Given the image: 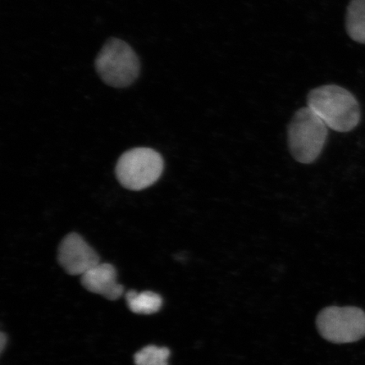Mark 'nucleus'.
Returning <instances> with one entry per match:
<instances>
[{
	"instance_id": "obj_1",
	"label": "nucleus",
	"mask_w": 365,
	"mask_h": 365,
	"mask_svg": "<svg viewBox=\"0 0 365 365\" xmlns=\"http://www.w3.org/2000/svg\"><path fill=\"white\" fill-rule=\"evenodd\" d=\"M307 104L328 128L341 133L353 130L361 118L358 100L339 86L326 85L313 89L308 95Z\"/></svg>"
},
{
	"instance_id": "obj_2",
	"label": "nucleus",
	"mask_w": 365,
	"mask_h": 365,
	"mask_svg": "<svg viewBox=\"0 0 365 365\" xmlns=\"http://www.w3.org/2000/svg\"><path fill=\"white\" fill-rule=\"evenodd\" d=\"M327 128L309 107L294 113L287 130V143L296 161L304 164L316 161L325 147Z\"/></svg>"
},
{
	"instance_id": "obj_3",
	"label": "nucleus",
	"mask_w": 365,
	"mask_h": 365,
	"mask_svg": "<svg viewBox=\"0 0 365 365\" xmlns=\"http://www.w3.org/2000/svg\"><path fill=\"white\" fill-rule=\"evenodd\" d=\"M96 71L105 83L115 88L130 86L139 76L138 56L129 44L111 38L104 44L95 61Z\"/></svg>"
},
{
	"instance_id": "obj_4",
	"label": "nucleus",
	"mask_w": 365,
	"mask_h": 365,
	"mask_svg": "<svg viewBox=\"0 0 365 365\" xmlns=\"http://www.w3.org/2000/svg\"><path fill=\"white\" fill-rule=\"evenodd\" d=\"M163 168L161 154L152 148H137L121 155L115 173L124 188L140 191L153 185L163 175Z\"/></svg>"
},
{
	"instance_id": "obj_5",
	"label": "nucleus",
	"mask_w": 365,
	"mask_h": 365,
	"mask_svg": "<svg viewBox=\"0 0 365 365\" xmlns=\"http://www.w3.org/2000/svg\"><path fill=\"white\" fill-rule=\"evenodd\" d=\"M317 326L324 339L336 344H351L365 337V312L354 307H330L318 314Z\"/></svg>"
},
{
	"instance_id": "obj_6",
	"label": "nucleus",
	"mask_w": 365,
	"mask_h": 365,
	"mask_svg": "<svg viewBox=\"0 0 365 365\" xmlns=\"http://www.w3.org/2000/svg\"><path fill=\"white\" fill-rule=\"evenodd\" d=\"M58 262L68 275L82 276L100 263V257L80 235L71 232L58 246Z\"/></svg>"
},
{
	"instance_id": "obj_7",
	"label": "nucleus",
	"mask_w": 365,
	"mask_h": 365,
	"mask_svg": "<svg viewBox=\"0 0 365 365\" xmlns=\"http://www.w3.org/2000/svg\"><path fill=\"white\" fill-rule=\"evenodd\" d=\"M81 277L86 290L108 300H117L124 293V287L118 284L116 269L111 264L100 262Z\"/></svg>"
},
{
	"instance_id": "obj_8",
	"label": "nucleus",
	"mask_w": 365,
	"mask_h": 365,
	"mask_svg": "<svg viewBox=\"0 0 365 365\" xmlns=\"http://www.w3.org/2000/svg\"><path fill=\"white\" fill-rule=\"evenodd\" d=\"M346 29L355 42L365 44V0H351L346 11Z\"/></svg>"
},
{
	"instance_id": "obj_9",
	"label": "nucleus",
	"mask_w": 365,
	"mask_h": 365,
	"mask_svg": "<svg viewBox=\"0 0 365 365\" xmlns=\"http://www.w3.org/2000/svg\"><path fill=\"white\" fill-rule=\"evenodd\" d=\"M128 307L132 312L138 314H153L162 307L161 296L153 292L145 291L138 294L136 291L128 292L125 295Z\"/></svg>"
},
{
	"instance_id": "obj_10",
	"label": "nucleus",
	"mask_w": 365,
	"mask_h": 365,
	"mask_svg": "<svg viewBox=\"0 0 365 365\" xmlns=\"http://www.w3.org/2000/svg\"><path fill=\"white\" fill-rule=\"evenodd\" d=\"M170 351L167 348L148 346L135 355V365H168Z\"/></svg>"
},
{
	"instance_id": "obj_11",
	"label": "nucleus",
	"mask_w": 365,
	"mask_h": 365,
	"mask_svg": "<svg viewBox=\"0 0 365 365\" xmlns=\"http://www.w3.org/2000/svg\"><path fill=\"white\" fill-rule=\"evenodd\" d=\"M0 341H1L0 342V344H1V351L3 352L4 344H6V337L4 336L3 332L1 333V337H0Z\"/></svg>"
}]
</instances>
